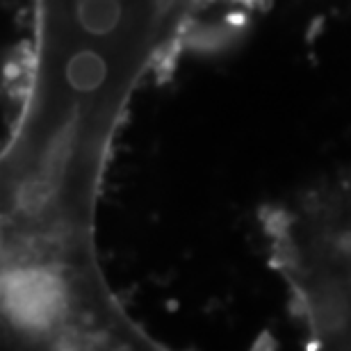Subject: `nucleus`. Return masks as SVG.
<instances>
[{
	"label": "nucleus",
	"mask_w": 351,
	"mask_h": 351,
	"mask_svg": "<svg viewBox=\"0 0 351 351\" xmlns=\"http://www.w3.org/2000/svg\"><path fill=\"white\" fill-rule=\"evenodd\" d=\"M267 235L308 340L351 349V171L278 208Z\"/></svg>",
	"instance_id": "f257e3e1"
}]
</instances>
